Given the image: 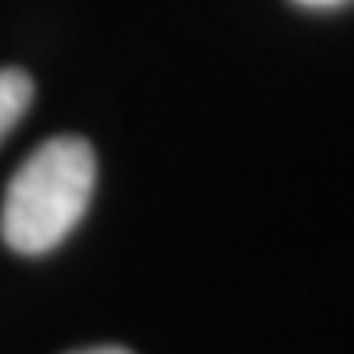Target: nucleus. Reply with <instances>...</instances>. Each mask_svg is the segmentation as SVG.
Instances as JSON below:
<instances>
[{
    "label": "nucleus",
    "mask_w": 354,
    "mask_h": 354,
    "mask_svg": "<svg viewBox=\"0 0 354 354\" xmlns=\"http://www.w3.org/2000/svg\"><path fill=\"white\" fill-rule=\"evenodd\" d=\"M94 181H98V159L84 138H47L8 181L0 206L4 243L22 257L58 250L84 221Z\"/></svg>",
    "instance_id": "obj_1"
},
{
    "label": "nucleus",
    "mask_w": 354,
    "mask_h": 354,
    "mask_svg": "<svg viewBox=\"0 0 354 354\" xmlns=\"http://www.w3.org/2000/svg\"><path fill=\"white\" fill-rule=\"evenodd\" d=\"M29 105H33V80L22 69H0V141L15 131Z\"/></svg>",
    "instance_id": "obj_2"
},
{
    "label": "nucleus",
    "mask_w": 354,
    "mask_h": 354,
    "mask_svg": "<svg viewBox=\"0 0 354 354\" xmlns=\"http://www.w3.org/2000/svg\"><path fill=\"white\" fill-rule=\"evenodd\" d=\"M76 354H131L123 347H91V351H76Z\"/></svg>",
    "instance_id": "obj_3"
},
{
    "label": "nucleus",
    "mask_w": 354,
    "mask_h": 354,
    "mask_svg": "<svg viewBox=\"0 0 354 354\" xmlns=\"http://www.w3.org/2000/svg\"><path fill=\"white\" fill-rule=\"evenodd\" d=\"M304 8H329V4H340V0H297Z\"/></svg>",
    "instance_id": "obj_4"
}]
</instances>
